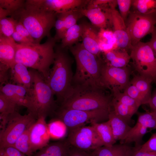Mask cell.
<instances>
[{
	"label": "cell",
	"instance_id": "cell-8",
	"mask_svg": "<svg viewBox=\"0 0 156 156\" xmlns=\"http://www.w3.org/2000/svg\"><path fill=\"white\" fill-rule=\"evenodd\" d=\"M110 110L101 109L84 111L60 107L56 113L59 119L62 121L70 130L83 126L88 123L100 122L108 120Z\"/></svg>",
	"mask_w": 156,
	"mask_h": 156
},
{
	"label": "cell",
	"instance_id": "cell-12",
	"mask_svg": "<svg viewBox=\"0 0 156 156\" xmlns=\"http://www.w3.org/2000/svg\"><path fill=\"white\" fill-rule=\"evenodd\" d=\"M130 71L127 67L118 68L107 64H103L101 70L100 83L101 86L112 89L116 87L124 90L130 83Z\"/></svg>",
	"mask_w": 156,
	"mask_h": 156
},
{
	"label": "cell",
	"instance_id": "cell-14",
	"mask_svg": "<svg viewBox=\"0 0 156 156\" xmlns=\"http://www.w3.org/2000/svg\"><path fill=\"white\" fill-rule=\"evenodd\" d=\"M156 129V119L150 112L140 114L135 125L120 143L128 144L134 142L135 147H140L144 136L151 130Z\"/></svg>",
	"mask_w": 156,
	"mask_h": 156
},
{
	"label": "cell",
	"instance_id": "cell-27",
	"mask_svg": "<svg viewBox=\"0 0 156 156\" xmlns=\"http://www.w3.org/2000/svg\"><path fill=\"white\" fill-rule=\"evenodd\" d=\"M83 23L76 24L68 29L61 40L60 46L63 48L70 47L78 42L81 37L83 30Z\"/></svg>",
	"mask_w": 156,
	"mask_h": 156
},
{
	"label": "cell",
	"instance_id": "cell-40",
	"mask_svg": "<svg viewBox=\"0 0 156 156\" xmlns=\"http://www.w3.org/2000/svg\"><path fill=\"white\" fill-rule=\"evenodd\" d=\"M124 93L134 99L140 105L148 104V102L138 89L130 83L124 90Z\"/></svg>",
	"mask_w": 156,
	"mask_h": 156
},
{
	"label": "cell",
	"instance_id": "cell-44",
	"mask_svg": "<svg viewBox=\"0 0 156 156\" xmlns=\"http://www.w3.org/2000/svg\"><path fill=\"white\" fill-rule=\"evenodd\" d=\"M16 20L15 30L27 38L31 42L35 43L34 39L22 23L20 21Z\"/></svg>",
	"mask_w": 156,
	"mask_h": 156
},
{
	"label": "cell",
	"instance_id": "cell-29",
	"mask_svg": "<svg viewBox=\"0 0 156 156\" xmlns=\"http://www.w3.org/2000/svg\"><path fill=\"white\" fill-rule=\"evenodd\" d=\"M98 35L101 51L105 52L117 48L113 31L105 29H101Z\"/></svg>",
	"mask_w": 156,
	"mask_h": 156
},
{
	"label": "cell",
	"instance_id": "cell-23",
	"mask_svg": "<svg viewBox=\"0 0 156 156\" xmlns=\"http://www.w3.org/2000/svg\"><path fill=\"white\" fill-rule=\"evenodd\" d=\"M135 148L128 144L120 143L110 146H103L92 152L95 156H131Z\"/></svg>",
	"mask_w": 156,
	"mask_h": 156
},
{
	"label": "cell",
	"instance_id": "cell-15",
	"mask_svg": "<svg viewBox=\"0 0 156 156\" xmlns=\"http://www.w3.org/2000/svg\"><path fill=\"white\" fill-rule=\"evenodd\" d=\"M116 0H114L109 4L112 24L113 34L117 48L122 49H131L132 46L125 21L119 12L116 9Z\"/></svg>",
	"mask_w": 156,
	"mask_h": 156
},
{
	"label": "cell",
	"instance_id": "cell-5",
	"mask_svg": "<svg viewBox=\"0 0 156 156\" xmlns=\"http://www.w3.org/2000/svg\"><path fill=\"white\" fill-rule=\"evenodd\" d=\"M30 70L33 76V86L26 97L25 107L36 119L41 116L46 117L56 109L55 95L41 74L35 69Z\"/></svg>",
	"mask_w": 156,
	"mask_h": 156
},
{
	"label": "cell",
	"instance_id": "cell-20",
	"mask_svg": "<svg viewBox=\"0 0 156 156\" xmlns=\"http://www.w3.org/2000/svg\"><path fill=\"white\" fill-rule=\"evenodd\" d=\"M24 65L16 63L10 70V79L12 83L23 86L30 90L33 86V77L30 70Z\"/></svg>",
	"mask_w": 156,
	"mask_h": 156
},
{
	"label": "cell",
	"instance_id": "cell-38",
	"mask_svg": "<svg viewBox=\"0 0 156 156\" xmlns=\"http://www.w3.org/2000/svg\"><path fill=\"white\" fill-rule=\"evenodd\" d=\"M24 0H0V8L6 10L11 16L24 4Z\"/></svg>",
	"mask_w": 156,
	"mask_h": 156
},
{
	"label": "cell",
	"instance_id": "cell-33",
	"mask_svg": "<svg viewBox=\"0 0 156 156\" xmlns=\"http://www.w3.org/2000/svg\"><path fill=\"white\" fill-rule=\"evenodd\" d=\"M113 93V98L125 105L136 112L139 107L141 105L134 99L124 92H122L116 87L112 89Z\"/></svg>",
	"mask_w": 156,
	"mask_h": 156
},
{
	"label": "cell",
	"instance_id": "cell-22",
	"mask_svg": "<svg viewBox=\"0 0 156 156\" xmlns=\"http://www.w3.org/2000/svg\"><path fill=\"white\" fill-rule=\"evenodd\" d=\"M108 120L109 121L115 139L122 141L132 128L129 124L117 115L112 110L109 112Z\"/></svg>",
	"mask_w": 156,
	"mask_h": 156
},
{
	"label": "cell",
	"instance_id": "cell-7",
	"mask_svg": "<svg viewBox=\"0 0 156 156\" xmlns=\"http://www.w3.org/2000/svg\"><path fill=\"white\" fill-rule=\"evenodd\" d=\"M130 49V56L135 70L156 82V57L149 42L140 41Z\"/></svg>",
	"mask_w": 156,
	"mask_h": 156
},
{
	"label": "cell",
	"instance_id": "cell-28",
	"mask_svg": "<svg viewBox=\"0 0 156 156\" xmlns=\"http://www.w3.org/2000/svg\"><path fill=\"white\" fill-rule=\"evenodd\" d=\"M16 104L0 92V126L4 127L6 125L8 116L16 111Z\"/></svg>",
	"mask_w": 156,
	"mask_h": 156
},
{
	"label": "cell",
	"instance_id": "cell-36",
	"mask_svg": "<svg viewBox=\"0 0 156 156\" xmlns=\"http://www.w3.org/2000/svg\"><path fill=\"white\" fill-rule=\"evenodd\" d=\"M16 20L12 17L0 19V35L11 37L15 30Z\"/></svg>",
	"mask_w": 156,
	"mask_h": 156
},
{
	"label": "cell",
	"instance_id": "cell-41",
	"mask_svg": "<svg viewBox=\"0 0 156 156\" xmlns=\"http://www.w3.org/2000/svg\"><path fill=\"white\" fill-rule=\"evenodd\" d=\"M120 13L125 21H126L130 12V9L132 0H117Z\"/></svg>",
	"mask_w": 156,
	"mask_h": 156
},
{
	"label": "cell",
	"instance_id": "cell-24",
	"mask_svg": "<svg viewBox=\"0 0 156 156\" xmlns=\"http://www.w3.org/2000/svg\"><path fill=\"white\" fill-rule=\"evenodd\" d=\"M69 146L66 140L49 144L33 156H67Z\"/></svg>",
	"mask_w": 156,
	"mask_h": 156
},
{
	"label": "cell",
	"instance_id": "cell-11",
	"mask_svg": "<svg viewBox=\"0 0 156 156\" xmlns=\"http://www.w3.org/2000/svg\"><path fill=\"white\" fill-rule=\"evenodd\" d=\"M66 141L71 146L83 151H93L103 146L94 127L81 126L69 130Z\"/></svg>",
	"mask_w": 156,
	"mask_h": 156
},
{
	"label": "cell",
	"instance_id": "cell-26",
	"mask_svg": "<svg viewBox=\"0 0 156 156\" xmlns=\"http://www.w3.org/2000/svg\"><path fill=\"white\" fill-rule=\"evenodd\" d=\"M109 65L116 67H126L131 59L130 55L126 50H119L115 49L104 52Z\"/></svg>",
	"mask_w": 156,
	"mask_h": 156
},
{
	"label": "cell",
	"instance_id": "cell-2",
	"mask_svg": "<svg viewBox=\"0 0 156 156\" xmlns=\"http://www.w3.org/2000/svg\"><path fill=\"white\" fill-rule=\"evenodd\" d=\"M56 42L54 37L50 36L42 44L16 43V63H20L36 70L46 81L49 76L50 67L54 62Z\"/></svg>",
	"mask_w": 156,
	"mask_h": 156
},
{
	"label": "cell",
	"instance_id": "cell-9",
	"mask_svg": "<svg viewBox=\"0 0 156 156\" xmlns=\"http://www.w3.org/2000/svg\"><path fill=\"white\" fill-rule=\"evenodd\" d=\"M36 119L30 113L21 115L16 111L10 114L4 129L1 131L0 149L12 146L19 137L36 121Z\"/></svg>",
	"mask_w": 156,
	"mask_h": 156
},
{
	"label": "cell",
	"instance_id": "cell-45",
	"mask_svg": "<svg viewBox=\"0 0 156 156\" xmlns=\"http://www.w3.org/2000/svg\"><path fill=\"white\" fill-rule=\"evenodd\" d=\"M67 156H95L92 152L90 153L70 146Z\"/></svg>",
	"mask_w": 156,
	"mask_h": 156
},
{
	"label": "cell",
	"instance_id": "cell-4",
	"mask_svg": "<svg viewBox=\"0 0 156 156\" xmlns=\"http://www.w3.org/2000/svg\"><path fill=\"white\" fill-rule=\"evenodd\" d=\"M65 49L56 44L53 65L46 81L56 96V102L61 104L66 98L73 87V76L71 62Z\"/></svg>",
	"mask_w": 156,
	"mask_h": 156
},
{
	"label": "cell",
	"instance_id": "cell-51",
	"mask_svg": "<svg viewBox=\"0 0 156 156\" xmlns=\"http://www.w3.org/2000/svg\"><path fill=\"white\" fill-rule=\"evenodd\" d=\"M152 114L156 119V110L152 111L150 112Z\"/></svg>",
	"mask_w": 156,
	"mask_h": 156
},
{
	"label": "cell",
	"instance_id": "cell-16",
	"mask_svg": "<svg viewBox=\"0 0 156 156\" xmlns=\"http://www.w3.org/2000/svg\"><path fill=\"white\" fill-rule=\"evenodd\" d=\"M46 118L41 116L38 118L30 127V142L34 153L49 144L51 138Z\"/></svg>",
	"mask_w": 156,
	"mask_h": 156
},
{
	"label": "cell",
	"instance_id": "cell-17",
	"mask_svg": "<svg viewBox=\"0 0 156 156\" xmlns=\"http://www.w3.org/2000/svg\"><path fill=\"white\" fill-rule=\"evenodd\" d=\"M107 5L93 6L88 3L86 8H80L79 10L95 26L100 29H105L108 22L112 24L110 7L105 6Z\"/></svg>",
	"mask_w": 156,
	"mask_h": 156
},
{
	"label": "cell",
	"instance_id": "cell-46",
	"mask_svg": "<svg viewBox=\"0 0 156 156\" xmlns=\"http://www.w3.org/2000/svg\"><path fill=\"white\" fill-rule=\"evenodd\" d=\"M12 37L15 42H18L19 43L27 44L31 42L15 30L12 34Z\"/></svg>",
	"mask_w": 156,
	"mask_h": 156
},
{
	"label": "cell",
	"instance_id": "cell-50",
	"mask_svg": "<svg viewBox=\"0 0 156 156\" xmlns=\"http://www.w3.org/2000/svg\"><path fill=\"white\" fill-rule=\"evenodd\" d=\"M148 104L152 111L156 110V89L151 94Z\"/></svg>",
	"mask_w": 156,
	"mask_h": 156
},
{
	"label": "cell",
	"instance_id": "cell-35",
	"mask_svg": "<svg viewBox=\"0 0 156 156\" xmlns=\"http://www.w3.org/2000/svg\"><path fill=\"white\" fill-rule=\"evenodd\" d=\"M47 125L50 138L59 139L65 135L68 129L65 125L61 120L52 121Z\"/></svg>",
	"mask_w": 156,
	"mask_h": 156
},
{
	"label": "cell",
	"instance_id": "cell-34",
	"mask_svg": "<svg viewBox=\"0 0 156 156\" xmlns=\"http://www.w3.org/2000/svg\"><path fill=\"white\" fill-rule=\"evenodd\" d=\"M111 105L115 113L129 124L132 116L135 113L128 106L113 98L112 99Z\"/></svg>",
	"mask_w": 156,
	"mask_h": 156
},
{
	"label": "cell",
	"instance_id": "cell-31",
	"mask_svg": "<svg viewBox=\"0 0 156 156\" xmlns=\"http://www.w3.org/2000/svg\"><path fill=\"white\" fill-rule=\"evenodd\" d=\"M133 12L143 14L156 13V0H132Z\"/></svg>",
	"mask_w": 156,
	"mask_h": 156
},
{
	"label": "cell",
	"instance_id": "cell-3",
	"mask_svg": "<svg viewBox=\"0 0 156 156\" xmlns=\"http://www.w3.org/2000/svg\"><path fill=\"white\" fill-rule=\"evenodd\" d=\"M69 49L76 64L72 86L102 89L100 77L103 64L100 57L86 50L82 43H77Z\"/></svg>",
	"mask_w": 156,
	"mask_h": 156
},
{
	"label": "cell",
	"instance_id": "cell-10",
	"mask_svg": "<svg viewBox=\"0 0 156 156\" xmlns=\"http://www.w3.org/2000/svg\"><path fill=\"white\" fill-rule=\"evenodd\" d=\"M127 20L126 24L131 44L133 46L153 31L156 24V13L143 14L130 12Z\"/></svg>",
	"mask_w": 156,
	"mask_h": 156
},
{
	"label": "cell",
	"instance_id": "cell-32",
	"mask_svg": "<svg viewBox=\"0 0 156 156\" xmlns=\"http://www.w3.org/2000/svg\"><path fill=\"white\" fill-rule=\"evenodd\" d=\"M30 127L19 137L12 146L27 156H33L34 154L31 148L29 140Z\"/></svg>",
	"mask_w": 156,
	"mask_h": 156
},
{
	"label": "cell",
	"instance_id": "cell-42",
	"mask_svg": "<svg viewBox=\"0 0 156 156\" xmlns=\"http://www.w3.org/2000/svg\"><path fill=\"white\" fill-rule=\"evenodd\" d=\"M138 149L146 152H156V132L153 133L146 142L138 148Z\"/></svg>",
	"mask_w": 156,
	"mask_h": 156
},
{
	"label": "cell",
	"instance_id": "cell-21",
	"mask_svg": "<svg viewBox=\"0 0 156 156\" xmlns=\"http://www.w3.org/2000/svg\"><path fill=\"white\" fill-rule=\"evenodd\" d=\"M83 30L81 36L82 43L84 48L94 55L99 57L101 51L97 33L91 25L83 23Z\"/></svg>",
	"mask_w": 156,
	"mask_h": 156
},
{
	"label": "cell",
	"instance_id": "cell-13",
	"mask_svg": "<svg viewBox=\"0 0 156 156\" xmlns=\"http://www.w3.org/2000/svg\"><path fill=\"white\" fill-rule=\"evenodd\" d=\"M16 43L12 37L0 35V85L8 82L10 70L16 64Z\"/></svg>",
	"mask_w": 156,
	"mask_h": 156
},
{
	"label": "cell",
	"instance_id": "cell-47",
	"mask_svg": "<svg viewBox=\"0 0 156 156\" xmlns=\"http://www.w3.org/2000/svg\"><path fill=\"white\" fill-rule=\"evenodd\" d=\"M135 147V150L131 156H156V152H146L141 151L139 150V147Z\"/></svg>",
	"mask_w": 156,
	"mask_h": 156
},
{
	"label": "cell",
	"instance_id": "cell-30",
	"mask_svg": "<svg viewBox=\"0 0 156 156\" xmlns=\"http://www.w3.org/2000/svg\"><path fill=\"white\" fill-rule=\"evenodd\" d=\"M152 80L141 75L134 76L130 83L136 87L148 102L151 96V83Z\"/></svg>",
	"mask_w": 156,
	"mask_h": 156
},
{
	"label": "cell",
	"instance_id": "cell-39",
	"mask_svg": "<svg viewBox=\"0 0 156 156\" xmlns=\"http://www.w3.org/2000/svg\"><path fill=\"white\" fill-rule=\"evenodd\" d=\"M65 12L57 13L55 27V34L54 37L56 41L62 40L65 34Z\"/></svg>",
	"mask_w": 156,
	"mask_h": 156
},
{
	"label": "cell",
	"instance_id": "cell-25",
	"mask_svg": "<svg viewBox=\"0 0 156 156\" xmlns=\"http://www.w3.org/2000/svg\"><path fill=\"white\" fill-rule=\"evenodd\" d=\"M91 124L95 129L103 146H110L115 144L116 141L109 120L102 122H93Z\"/></svg>",
	"mask_w": 156,
	"mask_h": 156
},
{
	"label": "cell",
	"instance_id": "cell-6",
	"mask_svg": "<svg viewBox=\"0 0 156 156\" xmlns=\"http://www.w3.org/2000/svg\"><path fill=\"white\" fill-rule=\"evenodd\" d=\"M101 89L73 86L60 107L84 111L111 110L112 99Z\"/></svg>",
	"mask_w": 156,
	"mask_h": 156
},
{
	"label": "cell",
	"instance_id": "cell-1",
	"mask_svg": "<svg viewBox=\"0 0 156 156\" xmlns=\"http://www.w3.org/2000/svg\"><path fill=\"white\" fill-rule=\"evenodd\" d=\"M57 14L38 4L35 0H25L23 5L10 16L20 22L26 28L35 43H40L55 26Z\"/></svg>",
	"mask_w": 156,
	"mask_h": 156
},
{
	"label": "cell",
	"instance_id": "cell-48",
	"mask_svg": "<svg viewBox=\"0 0 156 156\" xmlns=\"http://www.w3.org/2000/svg\"><path fill=\"white\" fill-rule=\"evenodd\" d=\"M151 37L150 41L148 42L156 57V27H155L152 32Z\"/></svg>",
	"mask_w": 156,
	"mask_h": 156
},
{
	"label": "cell",
	"instance_id": "cell-49",
	"mask_svg": "<svg viewBox=\"0 0 156 156\" xmlns=\"http://www.w3.org/2000/svg\"><path fill=\"white\" fill-rule=\"evenodd\" d=\"M113 1L112 0H90L89 3V4L93 6H97L101 5L109 4Z\"/></svg>",
	"mask_w": 156,
	"mask_h": 156
},
{
	"label": "cell",
	"instance_id": "cell-43",
	"mask_svg": "<svg viewBox=\"0 0 156 156\" xmlns=\"http://www.w3.org/2000/svg\"><path fill=\"white\" fill-rule=\"evenodd\" d=\"M0 156H27L13 146L0 149Z\"/></svg>",
	"mask_w": 156,
	"mask_h": 156
},
{
	"label": "cell",
	"instance_id": "cell-19",
	"mask_svg": "<svg viewBox=\"0 0 156 156\" xmlns=\"http://www.w3.org/2000/svg\"><path fill=\"white\" fill-rule=\"evenodd\" d=\"M30 89L8 82L0 85V92L18 106L24 107L26 97Z\"/></svg>",
	"mask_w": 156,
	"mask_h": 156
},
{
	"label": "cell",
	"instance_id": "cell-37",
	"mask_svg": "<svg viewBox=\"0 0 156 156\" xmlns=\"http://www.w3.org/2000/svg\"><path fill=\"white\" fill-rule=\"evenodd\" d=\"M79 9H75L65 12V34L68 29L77 24L80 18L83 16Z\"/></svg>",
	"mask_w": 156,
	"mask_h": 156
},
{
	"label": "cell",
	"instance_id": "cell-18",
	"mask_svg": "<svg viewBox=\"0 0 156 156\" xmlns=\"http://www.w3.org/2000/svg\"><path fill=\"white\" fill-rule=\"evenodd\" d=\"M36 2L44 9L56 13L69 10L83 8L90 0H35Z\"/></svg>",
	"mask_w": 156,
	"mask_h": 156
}]
</instances>
